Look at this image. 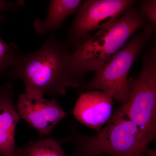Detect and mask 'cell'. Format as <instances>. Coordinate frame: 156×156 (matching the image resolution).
<instances>
[{"label":"cell","instance_id":"6da1fadb","mask_svg":"<svg viewBox=\"0 0 156 156\" xmlns=\"http://www.w3.org/2000/svg\"><path fill=\"white\" fill-rule=\"evenodd\" d=\"M70 53L65 44L50 36L34 53L22 54L9 76L22 80L25 92L64 95L68 88H80L70 70Z\"/></svg>","mask_w":156,"mask_h":156},{"label":"cell","instance_id":"7a4b0ae2","mask_svg":"<svg viewBox=\"0 0 156 156\" xmlns=\"http://www.w3.org/2000/svg\"><path fill=\"white\" fill-rule=\"evenodd\" d=\"M147 21L139 10L131 7L111 25L79 43L70 53L69 66L72 74L81 87L86 74L100 69Z\"/></svg>","mask_w":156,"mask_h":156},{"label":"cell","instance_id":"3957f363","mask_svg":"<svg viewBox=\"0 0 156 156\" xmlns=\"http://www.w3.org/2000/svg\"><path fill=\"white\" fill-rule=\"evenodd\" d=\"M74 146L72 156H145L149 144L121 107L114 112L106 126L96 134L85 135L74 128L61 142Z\"/></svg>","mask_w":156,"mask_h":156},{"label":"cell","instance_id":"277c9868","mask_svg":"<svg viewBox=\"0 0 156 156\" xmlns=\"http://www.w3.org/2000/svg\"><path fill=\"white\" fill-rule=\"evenodd\" d=\"M154 30L150 24L145 26L95 72L92 80L81 87L87 91L106 92L118 102L122 105L126 103L129 95V71L140 53L149 41Z\"/></svg>","mask_w":156,"mask_h":156},{"label":"cell","instance_id":"5b68a950","mask_svg":"<svg viewBox=\"0 0 156 156\" xmlns=\"http://www.w3.org/2000/svg\"><path fill=\"white\" fill-rule=\"evenodd\" d=\"M128 100L120 107L149 144L156 137V51L153 45L143 56L137 79L128 78Z\"/></svg>","mask_w":156,"mask_h":156},{"label":"cell","instance_id":"8992f818","mask_svg":"<svg viewBox=\"0 0 156 156\" xmlns=\"http://www.w3.org/2000/svg\"><path fill=\"white\" fill-rule=\"evenodd\" d=\"M136 2L134 0L84 1L69 30L70 43L76 47L88 38L92 32L111 25Z\"/></svg>","mask_w":156,"mask_h":156},{"label":"cell","instance_id":"52a82bcc","mask_svg":"<svg viewBox=\"0 0 156 156\" xmlns=\"http://www.w3.org/2000/svg\"><path fill=\"white\" fill-rule=\"evenodd\" d=\"M16 109L20 119L42 135L50 134L67 114L55 98L49 100L34 92H25L20 95Z\"/></svg>","mask_w":156,"mask_h":156},{"label":"cell","instance_id":"ba28073f","mask_svg":"<svg viewBox=\"0 0 156 156\" xmlns=\"http://www.w3.org/2000/svg\"><path fill=\"white\" fill-rule=\"evenodd\" d=\"M113 99L106 92L91 91L81 93L73 113L84 126L99 130L112 115Z\"/></svg>","mask_w":156,"mask_h":156},{"label":"cell","instance_id":"9c48e42d","mask_svg":"<svg viewBox=\"0 0 156 156\" xmlns=\"http://www.w3.org/2000/svg\"><path fill=\"white\" fill-rule=\"evenodd\" d=\"M14 89L11 84L0 87V155L15 153V130L20 117L13 101Z\"/></svg>","mask_w":156,"mask_h":156},{"label":"cell","instance_id":"30bf717a","mask_svg":"<svg viewBox=\"0 0 156 156\" xmlns=\"http://www.w3.org/2000/svg\"><path fill=\"white\" fill-rule=\"evenodd\" d=\"M80 0H53L50 1L47 16L44 19H37L34 27L41 35L55 31L61 26L65 20L75 13L81 5Z\"/></svg>","mask_w":156,"mask_h":156},{"label":"cell","instance_id":"8fae6325","mask_svg":"<svg viewBox=\"0 0 156 156\" xmlns=\"http://www.w3.org/2000/svg\"><path fill=\"white\" fill-rule=\"evenodd\" d=\"M15 154L17 156H66L61 144L52 138L30 142L16 148Z\"/></svg>","mask_w":156,"mask_h":156},{"label":"cell","instance_id":"7c38bea8","mask_svg":"<svg viewBox=\"0 0 156 156\" xmlns=\"http://www.w3.org/2000/svg\"><path fill=\"white\" fill-rule=\"evenodd\" d=\"M2 18L0 17V23ZM22 54L14 44H7L0 37V74L15 65Z\"/></svg>","mask_w":156,"mask_h":156},{"label":"cell","instance_id":"4fadbf2b","mask_svg":"<svg viewBox=\"0 0 156 156\" xmlns=\"http://www.w3.org/2000/svg\"><path fill=\"white\" fill-rule=\"evenodd\" d=\"M139 11L147 20L150 23V25L156 29V1L146 0L140 3Z\"/></svg>","mask_w":156,"mask_h":156},{"label":"cell","instance_id":"5bb4252c","mask_svg":"<svg viewBox=\"0 0 156 156\" xmlns=\"http://www.w3.org/2000/svg\"><path fill=\"white\" fill-rule=\"evenodd\" d=\"M24 2L23 1L8 2L0 0V11L4 10L15 11L24 5Z\"/></svg>","mask_w":156,"mask_h":156},{"label":"cell","instance_id":"9a60e30c","mask_svg":"<svg viewBox=\"0 0 156 156\" xmlns=\"http://www.w3.org/2000/svg\"><path fill=\"white\" fill-rule=\"evenodd\" d=\"M145 154L148 156H156V151L148 147L146 151Z\"/></svg>","mask_w":156,"mask_h":156},{"label":"cell","instance_id":"2e32d148","mask_svg":"<svg viewBox=\"0 0 156 156\" xmlns=\"http://www.w3.org/2000/svg\"><path fill=\"white\" fill-rule=\"evenodd\" d=\"M7 156H17V155L16 154L14 153V154H13L11 155Z\"/></svg>","mask_w":156,"mask_h":156}]
</instances>
